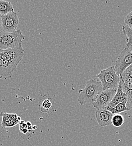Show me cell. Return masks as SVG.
Segmentation results:
<instances>
[{
	"label": "cell",
	"instance_id": "6da1fadb",
	"mask_svg": "<svg viewBox=\"0 0 132 146\" xmlns=\"http://www.w3.org/2000/svg\"><path fill=\"white\" fill-rule=\"evenodd\" d=\"M102 91V86L100 81L91 79L86 82L84 89L79 91L78 101L81 105L95 102L99 93Z\"/></svg>",
	"mask_w": 132,
	"mask_h": 146
},
{
	"label": "cell",
	"instance_id": "7a4b0ae2",
	"mask_svg": "<svg viewBox=\"0 0 132 146\" xmlns=\"http://www.w3.org/2000/svg\"><path fill=\"white\" fill-rule=\"evenodd\" d=\"M96 76L102 83V90H117L120 81V78L116 73L114 66H110L106 69L101 70Z\"/></svg>",
	"mask_w": 132,
	"mask_h": 146
},
{
	"label": "cell",
	"instance_id": "3957f363",
	"mask_svg": "<svg viewBox=\"0 0 132 146\" xmlns=\"http://www.w3.org/2000/svg\"><path fill=\"white\" fill-rule=\"evenodd\" d=\"M25 36L21 30H17L12 33L0 32V49L14 48L22 45Z\"/></svg>",
	"mask_w": 132,
	"mask_h": 146
},
{
	"label": "cell",
	"instance_id": "277c9868",
	"mask_svg": "<svg viewBox=\"0 0 132 146\" xmlns=\"http://www.w3.org/2000/svg\"><path fill=\"white\" fill-rule=\"evenodd\" d=\"M132 65V50L125 48L120 54L114 66L115 70L118 75H120L128 68Z\"/></svg>",
	"mask_w": 132,
	"mask_h": 146
},
{
	"label": "cell",
	"instance_id": "5b68a950",
	"mask_svg": "<svg viewBox=\"0 0 132 146\" xmlns=\"http://www.w3.org/2000/svg\"><path fill=\"white\" fill-rule=\"evenodd\" d=\"M24 55V50L22 45L14 48L0 49V58L19 64Z\"/></svg>",
	"mask_w": 132,
	"mask_h": 146
},
{
	"label": "cell",
	"instance_id": "8992f818",
	"mask_svg": "<svg viewBox=\"0 0 132 146\" xmlns=\"http://www.w3.org/2000/svg\"><path fill=\"white\" fill-rule=\"evenodd\" d=\"M117 90H102L97 96L93 106L97 110L105 109L115 96Z\"/></svg>",
	"mask_w": 132,
	"mask_h": 146
},
{
	"label": "cell",
	"instance_id": "52a82bcc",
	"mask_svg": "<svg viewBox=\"0 0 132 146\" xmlns=\"http://www.w3.org/2000/svg\"><path fill=\"white\" fill-rule=\"evenodd\" d=\"M2 31L12 33L17 31L19 24V18L16 12L10 13L5 15H2Z\"/></svg>",
	"mask_w": 132,
	"mask_h": 146
},
{
	"label": "cell",
	"instance_id": "ba28073f",
	"mask_svg": "<svg viewBox=\"0 0 132 146\" xmlns=\"http://www.w3.org/2000/svg\"><path fill=\"white\" fill-rule=\"evenodd\" d=\"M19 64L0 58V78H10Z\"/></svg>",
	"mask_w": 132,
	"mask_h": 146
},
{
	"label": "cell",
	"instance_id": "9c48e42d",
	"mask_svg": "<svg viewBox=\"0 0 132 146\" xmlns=\"http://www.w3.org/2000/svg\"><path fill=\"white\" fill-rule=\"evenodd\" d=\"M123 91L128 96H132V66L128 68L120 75Z\"/></svg>",
	"mask_w": 132,
	"mask_h": 146
},
{
	"label": "cell",
	"instance_id": "30bf717a",
	"mask_svg": "<svg viewBox=\"0 0 132 146\" xmlns=\"http://www.w3.org/2000/svg\"><path fill=\"white\" fill-rule=\"evenodd\" d=\"M113 114L108 110H97L95 113L96 119L100 127H106L111 124Z\"/></svg>",
	"mask_w": 132,
	"mask_h": 146
},
{
	"label": "cell",
	"instance_id": "8fae6325",
	"mask_svg": "<svg viewBox=\"0 0 132 146\" xmlns=\"http://www.w3.org/2000/svg\"><path fill=\"white\" fill-rule=\"evenodd\" d=\"M0 115L2 117L1 126L3 128H11L20 123L21 117L16 113H7L2 112Z\"/></svg>",
	"mask_w": 132,
	"mask_h": 146
},
{
	"label": "cell",
	"instance_id": "7c38bea8",
	"mask_svg": "<svg viewBox=\"0 0 132 146\" xmlns=\"http://www.w3.org/2000/svg\"><path fill=\"white\" fill-rule=\"evenodd\" d=\"M127 97H128V95L123 91L122 87H121V82L120 81L115 96L113 97L112 101L110 102V103L107 106L106 109H112L115 106H116L117 105H118L119 104L125 101H127Z\"/></svg>",
	"mask_w": 132,
	"mask_h": 146
},
{
	"label": "cell",
	"instance_id": "4fadbf2b",
	"mask_svg": "<svg viewBox=\"0 0 132 146\" xmlns=\"http://www.w3.org/2000/svg\"><path fill=\"white\" fill-rule=\"evenodd\" d=\"M14 11V7L10 2L0 0V14L1 15H5Z\"/></svg>",
	"mask_w": 132,
	"mask_h": 146
},
{
	"label": "cell",
	"instance_id": "5bb4252c",
	"mask_svg": "<svg viewBox=\"0 0 132 146\" xmlns=\"http://www.w3.org/2000/svg\"><path fill=\"white\" fill-rule=\"evenodd\" d=\"M122 32L126 36L127 47L128 48H131L132 47V29L127 25H124L122 27Z\"/></svg>",
	"mask_w": 132,
	"mask_h": 146
},
{
	"label": "cell",
	"instance_id": "9a60e30c",
	"mask_svg": "<svg viewBox=\"0 0 132 146\" xmlns=\"http://www.w3.org/2000/svg\"><path fill=\"white\" fill-rule=\"evenodd\" d=\"M127 101V100L119 104L118 105H117L116 106H115L112 109L107 110L110 111L113 115L119 114L121 112H124L126 111H128V109H127V106H126Z\"/></svg>",
	"mask_w": 132,
	"mask_h": 146
},
{
	"label": "cell",
	"instance_id": "2e32d148",
	"mask_svg": "<svg viewBox=\"0 0 132 146\" xmlns=\"http://www.w3.org/2000/svg\"><path fill=\"white\" fill-rule=\"evenodd\" d=\"M124 123V117L120 114L113 115L111 120V124L115 127H121Z\"/></svg>",
	"mask_w": 132,
	"mask_h": 146
},
{
	"label": "cell",
	"instance_id": "e0dca14e",
	"mask_svg": "<svg viewBox=\"0 0 132 146\" xmlns=\"http://www.w3.org/2000/svg\"><path fill=\"white\" fill-rule=\"evenodd\" d=\"M52 107V102L49 99L44 100L40 105V111L43 113H46L49 111Z\"/></svg>",
	"mask_w": 132,
	"mask_h": 146
},
{
	"label": "cell",
	"instance_id": "ac0fdd59",
	"mask_svg": "<svg viewBox=\"0 0 132 146\" xmlns=\"http://www.w3.org/2000/svg\"><path fill=\"white\" fill-rule=\"evenodd\" d=\"M124 22L128 27L132 29V11L129 13L125 19Z\"/></svg>",
	"mask_w": 132,
	"mask_h": 146
},
{
	"label": "cell",
	"instance_id": "d6986e66",
	"mask_svg": "<svg viewBox=\"0 0 132 146\" xmlns=\"http://www.w3.org/2000/svg\"><path fill=\"white\" fill-rule=\"evenodd\" d=\"M126 106L128 111L132 112V96H128Z\"/></svg>",
	"mask_w": 132,
	"mask_h": 146
},
{
	"label": "cell",
	"instance_id": "ffe728a7",
	"mask_svg": "<svg viewBox=\"0 0 132 146\" xmlns=\"http://www.w3.org/2000/svg\"><path fill=\"white\" fill-rule=\"evenodd\" d=\"M2 32V15L0 14V32Z\"/></svg>",
	"mask_w": 132,
	"mask_h": 146
},
{
	"label": "cell",
	"instance_id": "44dd1931",
	"mask_svg": "<svg viewBox=\"0 0 132 146\" xmlns=\"http://www.w3.org/2000/svg\"><path fill=\"white\" fill-rule=\"evenodd\" d=\"M131 66H132V65H131Z\"/></svg>",
	"mask_w": 132,
	"mask_h": 146
}]
</instances>
